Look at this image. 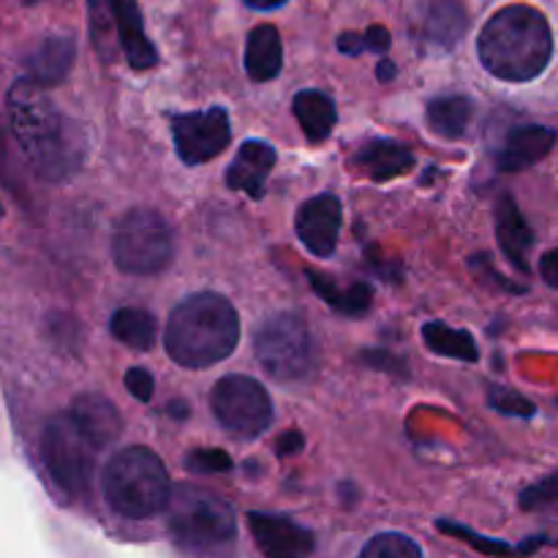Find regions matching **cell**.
Listing matches in <instances>:
<instances>
[{
  "mask_svg": "<svg viewBox=\"0 0 558 558\" xmlns=\"http://www.w3.org/2000/svg\"><path fill=\"white\" fill-rule=\"evenodd\" d=\"M488 401L496 412L507 414V417H534V412H537V407L529 398H523L521 392L501 385H490Z\"/></svg>",
  "mask_w": 558,
  "mask_h": 558,
  "instance_id": "30",
  "label": "cell"
},
{
  "mask_svg": "<svg viewBox=\"0 0 558 558\" xmlns=\"http://www.w3.org/2000/svg\"><path fill=\"white\" fill-rule=\"evenodd\" d=\"M254 352L262 368L278 381H298L316 365L314 338L298 314H276L259 325Z\"/></svg>",
  "mask_w": 558,
  "mask_h": 558,
  "instance_id": "7",
  "label": "cell"
},
{
  "mask_svg": "<svg viewBox=\"0 0 558 558\" xmlns=\"http://www.w3.org/2000/svg\"><path fill=\"white\" fill-rule=\"evenodd\" d=\"M396 74H398L396 63H392L390 58H385V54H381L379 65H376V76H379L381 82H392V80H396Z\"/></svg>",
  "mask_w": 558,
  "mask_h": 558,
  "instance_id": "37",
  "label": "cell"
},
{
  "mask_svg": "<svg viewBox=\"0 0 558 558\" xmlns=\"http://www.w3.org/2000/svg\"><path fill=\"white\" fill-rule=\"evenodd\" d=\"M125 387H129L131 396L136 398V401L147 403L153 398V390H156V385H153V374L145 368H131L125 371Z\"/></svg>",
  "mask_w": 558,
  "mask_h": 558,
  "instance_id": "33",
  "label": "cell"
},
{
  "mask_svg": "<svg viewBox=\"0 0 558 558\" xmlns=\"http://www.w3.org/2000/svg\"><path fill=\"white\" fill-rule=\"evenodd\" d=\"M480 60L505 82H529L545 71L554 54V33L543 11L515 3L496 11L477 38Z\"/></svg>",
  "mask_w": 558,
  "mask_h": 558,
  "instance_id": "2",
  "label": "cell"
},
{
  "mask_svg": "<svg viewBox=\"0 0 558 558\" xmlns=\"http://www.w3.org/2000/svg\"><path fill=\"white\" fill-rule=\"evenodd\" d=\"M554 505H558V472L529 485L521 494V510H545Z\"/></svg>",
  "mask_w": 558,
  "mask_h": 558,
  "instance_id": "32",
  "label": "cell"
},
{
  "mask_svg": "<svg viewBox=\"0 0 558 558\" xmlns=\"http://www.w3.org/2000/svg\"><path fill=\"white\" fill-rule=\"evenodd\" d=\"M114 265L129 276H156L172 262L174 238L167 218L147 207L129 210L114 227Z\"/></svg>",
  "mask_w": 558,
  "mask_h": 558,
  "instance_id": "6",
  "label": "cell"
},
{
  "mask_svg": "<svg viewBox=\"0 0 558 558\" xmlns=\"http://www.w3.org/2000/svg\"><path fill=\"white\" fill-rule=\"evenodd\" d=\"M172 483L161 458L147 447H125L104 466V496L114 512L134 521L167 510Z\"/></svg>",
  "mask_w": 558,
  "mask_h": 558,
  "instance_id": "4",
  "label": "cell"
},
{
  "mask_svg": "<svg viewBox=\"0 0 558 558\" xmlns=\"http://www.w3.org/2000/svg\"><path fill=\"white\" fill-rule=\"evenodd\" d=\"M25 3H27V5H31V3H36V0H25Z\"/></svg>",
  "mask_w": 558,
  "mask_h": 558,
  "instance_id": "41",
  "label": "cell"
},
{
  "mask_svg": "<svg viewBox=\"0 0 558 558\" xmlns=\"http://www.w3.org/2000/svg\"><path fill=\"white\" fill-rule=\"evenodd\" d=\"M556 145V131L548 125L523 123L507 131L505 142H501L499 153H496V163L501 172H521V169L532 167V163L543 161Z\"/></svg>",
  "mask_w": 558,
  "mask_h": 558,
  "instance_id": "13",
  "label": "cell"
},
{
  "mask_svg": "<svg viewBox=\"0 0 558 558\" xmlns=\"http://www.w3.org/2000/svg\"><path fill=\"white\" fill-rule=\"evenodd\" d=\"M248 529L254 534L256 548L270 558H300L314 554V534L283 515L251 512Z\"/></svg>",
  "mask_w": 558,
  "mask_h": 558,
  "instance_id": "12",
  "label": "cell"
},
{
  "mask_svg": "<svg viewBox=\"0 0 558 558\" xmlns=\"http://www.w3.org/2000/svg\"><path fill=\"white\" fill-rule=\"evenodd\" d=\"M539 272H543V278L548 287L558 289V248L543 256V262H539Z\"/></svg>",
  "mask_w": 558,
  "mask_h": 558,
  "instance_id": "36",
  "label": "cell"
},
{
  "mask_svg": "<svg viewBox=\"0 0 558 558\" xmlns=\"http://www.w3.org/2000/svg\"><path fill=\"white\" fill-rule=\"evenodd\" d=\"M308 278L314 292L319 294L325 303H330L338 314L360 316L371 308V298H374V292H371L368 283H352L349 289H338L336 281L322 276V272H308Z\"/></svg>",
  "mask_w": 558,
  "mask_h": 558,
  "instance_id": "26",
  "label": "cell"
},
{
  "mask_svg": "<svg viewBox=\"0 0 558 558\" xmlns=\"http://www.w3.org/2000/svg\"><path fill=\"white\" fill-rule=\"evenodd\" d=\"M218 423L238 439H256L272 423V401L265 387L243 374L223 376L210 396Z\"/></svg>",
  "mask_w": 558,
  "mask_h": 558,
  "instance_id": "9",
  "label": "cell"
},
{
  "mask_svg": "<svg viewBox=\"0 0 558 558\" xmlns=\"http://www.w3.org/2000/svg\"><path fill=\"white\" fill-rule=\"evenodd\" d=\"M472 101L466 96H441L428 104V129L445 140H461L472 123Z\"/></svg>",
  "mask_w": 558,
  "mask_h": 558,
  "instance_id": "22",
  "label": "cell"
},
{
  "mask_svg": "<svg viewBox=\"0 0 558 558\" xmlns=\"http://www.w3.org/2000/svg\"><path fill=\"white\" fill-rule=\"evenodd\" d=\"M343 223V207L338 202V196L322 194L314 196V199L305 202L298 210V221H294V229H298V238L305 248L314 256H332L338 245V234H341Z\"/></svg>",
  "mask_w": 558,
  "mask_h": 558,
  "instance_id": "11",
  "label": "cell"
},
{
  "mask_svg": "<svg viewBox=\"0 0 558 558\" xmlns=\"http://www.w3.org/2000/svg\"><path fill=\"white\" fill-rule=\"evenodd\" d=\"M276 167V150L262 140H248L240 145L238 156L227 169V185L232 191H243L251 199H262Z\"/></svg>",
  "mask_w": 558,
  "mask_h": 558,
  "instance_id": "15",
  "label": "cell"
},
{
  "mask_svg": "<svg viewBox=\"0 0 558 558\" xmlns=\"http://www.w3.org/2000/svg\"><path fill=\"white\" fill-rule=\"evenodd\" d=\"M496 238H499L501 251L512 262V267L529 272V251L534 245V232L512 196H501L499 205H496Z\"/></svg>",
  "mask_w": 558,
  "mask_h": 558,
  "instance_id": "19",
  "label": "cell"
},
{
  "mask_svg": "<svg viewBox=\"0 0 558 558\" xmlns=\"http://www.w3.org/2000/svg\"><path fill=\"white\" fill-rule=\"evenodd\" d=\"M245 3L251 5V9H259V11H272L278 9V5H283L287 0H245Z\"/></svg>",
  "mask_w": 558,
  "mask_h": 558,
  "instance_id": "38",
  "label": "cell"
},
{
  "mask_svg": "<svg viewBox=\"0 0 558 558\" xmlns=\"http://www.w3.org/2000/svg\"><path fill=\"white\" fill-rule=\"evenodd\" d=\"M167 412L172 414V417H178V420H185V417H189V409H185V403H183V401H174L172 407L167 409Z\"/></svg>",
  "mask_w": 558,
  "mask_h": 558,
  "instance_id": "40",
  "label": "cell"
},
{
  "mask_svg": "<svg viewBox=\"0 0 558 558\" xmlns=\"http://www.w3.org/2000/svg\"><path fill=\"white\" fill-rule=\"evenodd\" d=\"M360 360H363V365H368V368H379V371H387V374L407 376V365H403V360L390 352H363L360 354Z\"/></svg>",
  "mask_w": 558,
  "mask_h": 558,
  "instance_id": "34",
  "label": "cell"
},
{
  "mask_svg": "<svg viewBox=\"0 0 558 558\" xmlns=\"http://www.w3.org/2000/svg\"><path fill=\"white\" fill-rule=\"evenodd\" d=\"M292 109L300 129H303L305 140L314 142V145L325 142L327 136L332 134V129H336L338 112H336V104H332V98L327 96V93L300 90L298 96H294Z\"/></svg>",
  "mask_w": 558,
  "mask_h": 558,
  "instance_id": "21",
  "label": "cell"
},
{
  "mask_svg": "<svg viewBox=\"0 0 558 558\" xmlns=\"http://www.w3.org/2000/svg\"><path fill=\"white\" fill-rule=\"evenodd\" d=\"M303 445H305V439H303V434H300V430H287V434H283V436H278L276 452L281 458L298 456V452L303 450Z\"/></svg>",
  "mask_w": 558,
  "mask_h": 558,
  "instance_id": "35",
  "label": "cell"
},
{
  "mask_svg": "<svg viewBox=\"0 0 558 558\" xmlns=\"http://www.w3.org/2000/svg\"><path fill=\"white\" fill-rule=\"evenodd\" d=\"M466 25V9L458 0H434L425 14V33L430 41L441 44V47H452L461 41Z\"/></svg>",
  "mask_w": 558,
  "mask_h": 558,
  "instance_id": "25",
  "label": "cell"
},
{
  "mask_svg": "<svg viewBox=\"0 0 558 558\" xmlns=\"http://www.w3.org/2000/svg\"><path fill=\"white\" fill-rule=\"evenodd\" d=\"M423 341L430 352L441 354V357H456L463 360V363H477L480 360V349L474 343L472 332L456 330L445 322H428L423 327Z\"/></svg>",
  "mask_w": 558,
  "mask_h": 558,
  "instance_id": "24",
  "label": "cell"
},
{
  "mask_svg": "<svg viewBox=\"0 0 558 558\" xmlns=\"http://www.w3.org/2000/svg\"><path fill=\"white\" fill-rule=\"evenodd\" d=\"M41 456L44 463H47L49 477L65 494L80 496L90 488L96 447L85 439V434L76 428L69 414L47 423L41 436Z\"/></svg>",
  "mask_w": 558,
  "mask_h": 558,
  "instance_id": "8",
  "label": "cell"
},
{
  "mask_svg": "<svg viewBox=\"0 0 558 558\" xmlns=\"http://www.w3.org/2000/svg\"><path fill=\"white\" fill-rule=\"evenodd\" d=\"M69 417L96 450H104L123 434V417H120L118 407L98 392H85V396L74 398Z\"/></svg>",
  "mask_w": 558,
  "mask_h": 558,
  "instance_id": "14",
  "label": "cell"
},
{
  "mask_svg": "<svg viewBox=\"0 0 558 558\" xmlns=\"http://www.w3.org/2000/svg\"><path fill=\"white\" fill-rule=\"evenodd\" d=\"M109 330L118 338L120 343H125L134 352H147L156 343V316L150 311L142 308H120L114 311L112 322H109Z\"/></svg>",
  "mask_w": 558,
  "mask_h": 558,
  "instance_id": "23",
  "label": "cell"
},
{
  "mask_svg": "<svg viewBox=\"0 0 558 558\" xmlns=\"http://www.w3.org/2000/svg\"><path fill=\"white\" fill-rule=\"evenodd\" d=\"M185 469L196 474H223V472H232V458L227 456L223 450H191L185 456Z\"/></svg>",
  "mask_w": 558,
  "mask_h": 558,
  "instance_id": "31",
  "label": "cell"
},
{
  "mask_svg": "<svg viewBox=\"0 0 558 558\" xmlns=\"http://www.w3.org/2000/svg\"><path fill=\"white\" fill-rule=\"evenodd\" d=\"M352 163L365 178L376 180V183H387V180H396L401 174H407L414 167V156L401 142L374 140L354 153Z\"/></svg>",
  "mask_w": 558,
  "mask_h": 558,
  "instance_id": "17",
  "label": "cell"
},
{
  "mask_svg": "<svg viewBox=\"0 0 558 558\" xmlns=\"http://www.w3.org/2000/svg\"><path fill=\"white\" fill-rule=\"evenodd\" d=\"M0 218H3V205H0Z\"/></svg>",
  "mask_w": 558,
  "mask_h": 558,
  "instance_id": "42",
  "label": "cell"
},
{
  "mask_svg": "<svg viewBox=\"0 0 558 558\" xmlns=\"http://www.w3.org/2000/svg\"><path fill=\"white\" fill-rule=\"evenodd\" d=\"M439 529H441V532H445V534H450V537H456V539H463V543H466V545H472V548L477 550V554H485V556H505V554H518V550L512 548V545H507V543H499V539H488V537H483V534L472 532V529L461 526V523L439 521Z\"/></svg>",
  "mask_w": 558,
  "mask_h": 558,
  "instance_id": "29",
  "label": "cell"
},
{
  "mask_svg": "<svg viewBox=\"0 0 558 558\" xmlns=\"http://www.w3.org/2000/svg\"><path fill=\"white\" fill-rule=\"evenodd\" d=\"M167 510L169 534L178 548L191 550V554L218 550L238 537V521H234L232 507L210 490L183 485L178 488V494H169Z\"/></svg>",
  "mask_w": 558,
  "mask_h": 558,
  "instance_id": "5",
  "label": "cell"
},
{
  "mask_svg": "<svg viewBox=\"0 0 558 558\" xmlns=\"http://www.w3.org/2000/svg\"><path fill=\"white\" fill-rule=\"evenodd\" d=\"M5 163H9V153H5L3 129H0V180H5Z\"/></svg>",
  "mask_w": 558,
  "mask_h": 558,
  "instance_id": "39",
  "label": "cell"
},
{
  "mask_svg": "<svg viewBox=\"0 0 558 558\" xmlns=\"http://www.w3.org/2000/svg\"><path fill=\"white\" fill-rule=\"evenodd\" d=\"M390 44V31L381 25L368 27L365 33H341V36H338V49H341L343 54H349V58H357V54L363 52L387 54Z\"/></svg>",
  "mask_w": 558,
  "mask_h": 558,
  "instance_id": "27",
  "label": "cell"
},
{
  "mask_svg": "<svg viewBox=\"0 0 558 558\" xmlns=\"http://www.w3.org/2000/svg\"><path fill=\"white\" fill-rule=\"evenodd\" d=\"M109 9H112L114 25H118V41L131 69H153L158 63V52L145 33L140 3L136 0H109Z\"/></svg>",
  "mask_w": 558,
  "mask_h": 558,
  "instance_id": "16",
  "label": "cell"
},
{
  "mask_svg": "<svg viewBox=\"0 0 558 558\" xmlns=\"http://www.w3.org/2000/svg\"><path fill=\"white\" fill-rule=\"evenodd\" d=\"M172 136L178 156L189 167L213 161L221 156L232 142V125H229L227 109L213 107L205 112H189L172 118Z\"/></svg>",
  "mask_w": 558,
  "mask_h": 558,
  "instance_id": "10",
  "label": "cell"
},
{
  "mask_svg": "<svg viewBox=\"0 0 558 558\" xmlns=\"http://www.w3.org/2000/svg\"><path fill=\"white\" fill-rule=\"evenodd\" d=\"M240 319L234 305L216 292L185 298L172 311L163 332L167 354L183 368H210L234 352Z\"/></svg>",
  "mask_w": 558,
  "mask_h": 558,
  "instance_id": "3",
  "label": "cell"
},
{
  "mask_svg": "<svg viewBox=\"0 0 558 558\" xmlns=\"http://www.w3.org/2000/svg\"><path fill=\"white\" fill-rule=\"evenodd\" d=\"M423 548L403 534H379L363 548V558H420Z\"/></svg>",
  "mask_w": 558,
  "mask_h": 558,
  "instance_id": "28",
  "label": "cell"
},
{
  "mask_svg": "<svg viewBox=\"0 0 558 558\" xmlns=\"http://www.w3.org/2000/svg\"><path fill=\"white\" fill-rule=\"evenodd\" d=\"M5 107L11 131L38 178L63 183L80 172L87 158L85 129L65 118L36 82L27 76L14 82Z\"/></svg>",
  "mask_w": 558,
  "mask_h": 558,
  "instance_id": "1",
  "label": "cell"
},
{
  "mask_svg": "<svg viewBox=\"0 0 558 558\" xmlns=\"http://www.w3.org/2000/svg\"><path fill=\"white\" fill-rule=\"evenodd\" d=\"M76 58V41L71 36H47L36 52L25 60L27 80L38 87H52L69 76Z\"/></svg>",
  "mask_w": 558,
  "mask_h": 558,
  "instance_id": "18",
  "label": "cell"
},
{
  "mask_svg": "<svg viewBox=\"0 0 558 558\" xmlns=\"http://www.w3.org/2000/svg\"><path fill=\"white\" fill-rule=\"evenodd\" d=\"M283 69L281 33L272 25H259L251 31L245 44V71L254 82H270Z\"/></svg>",
  "mask_w": 558,
  "mask_h": 558,
  "instance_id": "20",
  "label": "cell"
}]
</instances>
